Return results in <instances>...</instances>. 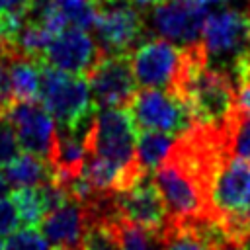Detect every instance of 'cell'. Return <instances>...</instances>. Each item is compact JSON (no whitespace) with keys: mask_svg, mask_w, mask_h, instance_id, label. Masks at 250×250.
Here are the masks:
<instances>
[{"mask_svg":"<svg viewBox=\"0 0 250 250\" xmlns=\"http://www.w3.org/2000/svg\"><path fill=\"white\" fill-rule=\"evenodd\" d=\"M20 143L16 137V131L12 127V123L8 121V117H0V168L6 166L8 162H12L18 154H20Z\"/></svg>","mask_w":250,"mask_h":250,"instance_id":"21","label":"cell"},{"mask_svg":"<svg viewBox=\"0 0 250 250\" xmlns=\"http://www.w3.org/2000/svg\"><path fill=\"white\" fill-rule=\"evenodd\" d=\"M105 2H115V0H105Z\"/></svg>","mask_w":250,"mask_h":250,"instance_id":"32","label":"cell"},{"mask_svg":"<svg viewBox=\"0 0 250 250\" xmlns=\"http://www.w3.org/2000/svg\"><path fill=\"white\" fill-rule=\"evenodd\" d=\"M201 45L211 59H230V64L250 53V14L223 8L213 14H207L203 31H201Z\"/></svg>","mask_w":250,"mask_h":250,"instance_id":"6","label":"cell"},{"mask_svg":"<svg viewBox=\"0 0 250 250\" xmlns=\"http://www.w3.org/2000/svg\"><path fill=\"white\" fill-rule=\"evenodd\" d=\"M57 10L68 27L92 29L100 12V4L94 0H53Z\"/></svg>","mask_w":250,"mask_h":250,"instance_id":"19","label":"cell"},{"mask_svg":"<svg viewBox=\"0 0 250 250\" xmlns=\"http://www.w3.org/2000/svg\"><path fill=\"white\" fill-rule=\"evenodd\" d=\"M94 2H98V4H100V2H105V0H94Z\"/></svg>","mask_w":250,"mask_h":250,"instance_id":"31","label":"cell"},{"mask_svg":"<svg viewBox=\"0 0 250 250\" xmlns=\"http://www.w3.org/2000/svg\"><path fill=\"white\" fill-rule=\"evenodd\" d=\"M205 18L207 8L201 0H160L152 6L150 27L160 37L186 47L201 41Z\"/></svg>","mask_w":250,"mask_h":250,"instance_id":"7","label":"cell"},{"mask_svg":"<svg viewBox=\"0 0 250 250\" xmlns=\"http://www.w3.org/2000/svg\"><path fill=\"white\" fill-rule=\"evenodd\" d=\"M76 250H121L115 221H90Z\"/></svg>","mask_w":250,"mask_h":250,"instance_id":"18","label":"cell"},{"mask_svg":"<svg viewBox=\"0 0 250 250\" xmlns=\"http://www.w3.org/2000/svg\"><path fill=\"white\" fill-rule=\"evenodd\" d=\"M205 4H221V2H227V0H201Z\"/></svg>","mask_w":250,"mask_h":250,"instance_id":"28","label":"cell"},{"mask_svg":"<svg viewBox=\"0 0 250 250\" xmlns=\"http://www.w3.org/2000/svg\"><path fill=\"white\" fill-rule=\"evenodd\" d=\"M121 250H164V230L148 229L125 219L115 221Z\"/></svg>","mask_w":250,"mask_h":250,"instance_id":"17","label":"cell"},{"mask_svg":"<svg viewBox=\"0 0 250 250\" xmlns=\"http://www.w3.org/2000/svg\"><path fill=\"white\" fill-rule=\"evenodd\" d=\"M236 107L250 117V78L236 84Z\"/></svg>","mask_w":250,"mask_h":250,"instance_id":"24","label":"cell"},{"mask_svg":"<svg viewBox=\"0 0 250 250\" xmlns=\"http://www.w3.org/2000/svg\"><path fill=\"white\" fill-rule=\"evenodd\" d=\"M53 250H70V248H62V246H53Z\"/></svg>","mask_w":250,"mask_h":250,"instance_id":"30","label":"cell"},{"mask_svg":"<svg viewBox=\"0 0 250 250\" xmlns=\"http://www.w3.org/2000/svg\"><path fill=\"white\" fill-rule=\"evenodd\" d=\"M39 102L59 127L68 129L84 125L98 111L86 76L68 74L47 62L41 64Z\"/></svg>","mask_w":250,"mask_h":250,"instance_id":"2","label":"cell"},{"mask_svg":"<svg viewBox=\"0 0 250 250\" xmlns=\"http://www.w3.org/2000/svg\"><path fill=\"white\" fill-rule=\"evenodd\" d=\"M39 230L53 246L76 250L86 230V213L78 201L68 199L43 217Z\"/></svg>","mask_w":250,"mask_h":250,"instance_id":"12","label":"cell"},{"mask_svg":"<svg viewBox=\"0 0 250 250\" xmlns=\"http://www.w3.org/2000/svg\"><path fill=\"white\" fill-rule=\"evenodd\" d=\"M4 117H8V121L12 123L23 152L49 158L53 139L57 133V123L41 102L14 100Z\"/></svg>","mask_w":250,"mask_h":250,"instance_id":"9","label":"cell"},{"mask_svg":"<svg viewBox=\"0 0 250 250\" xmlns=\"http://www.w3.org/2000/svg\"><path fill=\"white\" fill-rule=\"evenodd\" d=\"M10 199L14 203L18 219L23 227H39L43 217L49 213V205H47L41 186L16 188L10 193Z\"/></svg>","mask_w":250,"mask_h":250,"instance_id":"15","label":"cell"},{"mask_svg":"<svg viewBox=\"0 0 250 250\" xmlns=\"http://www.w3.org/2000/svg\"><path fill=\"white\" fill-rule=\"evenodd\" d=\"M96 107H125L137 92L131 53H102L86 74Z\"/></svg>","mask_w":250,"mask_h":250,"instance_id":"5","label":"cell"},{"mask_svg":"<svg viewBox=\"0 0 250 250\" xmlns=\"http://www.w3.org/2000/svg\"><path fill=\"white\" fill-rule=\"evenodd\" d=\"M160 0H133V4L135 6H154V4H158Z\"/></svg>","mask_w":250,"mask_h":250,"instance_id":"27","label":"cell"},{"mask_svg":"<svg viewBox=\"0 0 250 250\" xmlns=\"http://www.w3.org/2000/svg\"><path fill=\"white\" fill-rule=\"evenodd\" d=\"M113 207L119 219L129 223H137L148 229L166 230L168 227V211L162 199L160 189L156 188L154 180L143 176L131 188L113 191Z\"/></svg>","mask_w":250,"mask_h":250,"instance_id":"10","label":"cell"},{"mask_svg":"<svg viewBox=\"0 0 250 250\" xmlns=\"http://www.w3.org/2000/svg\"><path fill=\"white\" fill-rule=\"evenodd\" d=\"M31 4L33 0H0V14L25 20Z\"/></svg>","mask_w":250,"mask_h":250,"instance_id":"23","label":"cell"},{"mask_svg":"<svg viewBox=\"0 0 250 250\" xmlns=\"http://www.w3.org/2000/svg\"><path fill=\"white\" fill-rule=\"evenodd\" d=\"M4 178L8 180L10 186L14 188H27V186H43L55 178L53 166L47 158L31 154V152H21L18 154L12 162L0 168Z\"/></svg>","mask_w":250,"mask_h":250,"instance_id":"13","label":"cell"},{"mask_svg":"<svg viewBox=\"0 0 250 250\" xmlns=\"http://www.w3.org/2000/svg\"><path fill=\"white\" fill-rule=\"evenodd\" d=\"M127 111L137 131H158L180 137L195 125L188 104L164 88H143L135 92Z\"/></svg>","mask_w":250,"mask_h":250,"instance_id":"3","label":"cell"},{"mask_svg":"<svg viewBox=\"0 0 250 250\" xmlns=\"http://www.w3.org/2000/svg\"><path fill=\"white\" fill-rule=\"evenodd\" d=\"M6 61H8V72H10L14 100H20V102L39 100L41 64L43 62L23 57V55H10V57H6Z\"/></svg>","mask_w":250,"mask_h":250,"instance_id":"14","label":"cell"},{"mask_svg":"<svg viewBox=\"0 0 250 250\" xmlns=\"http://www.w3.org/2000/svg\"><path fill=\"white\" fill-rule=\"evenodd\" d=\"M248 14H250V8H248Z\"/></svg>","mask_w":250,"mask_h":250,"instance_id":"33","label":"cell"},{"mask_svg":"<svg viewBox=\"0 0 250 250\" xmlns=\"http://www.w3.org/2000/svg\"><path fill=\"white\" fill-rule=\"evenodd\" d=\"M2 250H49V246L37 227H23L16 229L4 238Z\"/></svg>","mask_w":250,"mask_h":250,"instance_id":"20","label":"cell"},{"mask_svg":"<svg viewBox=\"0 0 250 250\" xmlns=\"http://www.w3.org/2000/svg\"><path fill=\"white\" fill-rule=\"evenodd\" d=\"M189 59V45L178 47L158 37L143 41L131 55L133 74L143 88H164L176 94Z\"/></svg>","mask_w":250,"mask_h":250,"instance_id":"4","label":"cell"},{"mask_svg":"<svg viewBox=\"0 0 250 250\" xmlns=\"http://www.w3.org/2000/svg\"><path fill=\"white\" fill-rule=\"evenodd\" d=\"M2 248H4V236L0 234V250H2Z\"/></svg>","mask_w":250,"mask_h":250,"instance_id":"29","label":"cell"},{"mask_svg":"<svg viewBox=\"0 0 250 250\" xmlns=\"http://www.w3.org/2000/svg\"><path fill=\"white\" fill-rule=\"evenodd\" d=\"M100 57L102 49L86 29L64 27L45 47L43 62L68 74L86 76Z\"/></svg>","mask_w":250,"mask_h":250,"instance_id":"11","label":"cell"},{"mask_svg":"<svg viewBox=\"0 0 250 250\" xmlns=\"http://www.w3.org/2000/svg\"><path fill=\"white\" fill-rule=\"evenodd\" d=\"M20 225L18 213L14 209V203L10 197H0V234L8 236L10 232H14Z\"/></svg>","mask_w":250,"mask_h":250,"instance_id":"22","label":"cell"},{"mask_svg":"<svg viewBox=\"0 0 250 250\" xmlns=\"http://www.w3.org/2000/svg\"><path fill=\"white\" fill-rule=\"evenodd\" d=\"M137 135H139L137 137L139 164L146 174H150L164 162L176 137H170V135L158 133V131H137Z\"/></svg>","mask_w":250,"mask_h":250,"instance_id":"16","label":"cell"},{"mask_svg":"<svg viewBox=\"0 0 250 250\" xmlns=\"http://www.w3.org/2000/svg\"><path fill=\"white\" fill-rule=\"evenodd\" d=\"M88 152L119 166L135 182L146 176L137 158V129L125 107H102L88 133Z\"/></svg>","mask_w":250,"mask_h":250,"instance_id":"1","label":"cell"},{"mask_svg":"<svg viewBox=\"0 0 250 250\" xmlns=\"http://www.w3.org/2000/svg\"><path fill=\"white\" fill-rule=\"evenodd\" d=\"M10 188H12V186L8 184V180L4 178V174L0 172V197H6V193L10 191Z\"/></svg>","mask_w":250,"mask_h":250,"instance_id":"26","label":"cell"},{"mask_svg":"<svg viewBox=\"0 0 250 250\" xmlns=\"http://www.w3.org/2000/svg\"><path fill=\"white\" fill-rule=\"evenodd\" d=\"M217 250H250V234L238 240H223Z\"/></svg>","mask_w":250,"mask_h":250,"instance_id":"25","label":"cell"},{"mask_svg":"<svg viewBox=\"0 0 250 250\" xmlns=\"http://www.w3.org/2000/svg\"><path fill=\"white\" fill-rule=\"evenodd\" d=\"M94 29L102 53H131V47L145 35L146 20L137 6L113 2L100 8Z\"/></svg>","mask_w":250,"mask_h":250,"instance_id":"8","label":"cell"}]
</instances>
